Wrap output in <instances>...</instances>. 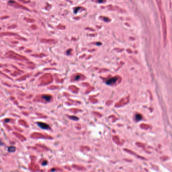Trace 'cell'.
Segmentation results:
<instances>
[{
  "mask_svg": "<svg viewBox=\"0 0 172 172\" xmlns=\"http://www.w3.org/2000/svg\"><path fill=\"white\" fill-rule=\"evenodd\" d=\"M141 119H142V116H141V115H140V114H137V115H136V116H135V119H136V120L138 121H139V120H141Z\"/></svg>",
  "mask_w": 172,
  "mask_h": 172,
  "instance_id": "3957f363",
  "label": "cell"
},
{
  "mask_svg": "<svg viewBox=\"0 0 172 172\" xmlns=\"http://www.w3.org/2000/svg\"><path fill=\"white\" fill-rule=\"evenodd\" d=\"M43 98H44L46 101H50V99H51V96H48V95H45V96H43Z\"/></svg>",
  "mask_w": 172,
  "mask_h": 172,
  "instance_id": "277c9868",
  "label": "cell"
},
{
  "mask_svg": "<svg viewBox=\"0 0 172 172\" xmlns=\"http://www.w3.org/2000/svg\"><path fill=\"white\" fill-rule=\"evenodd\" d=\"M8 150L10 152H14L15 150V147H13V146L10 147Z\"/></svg>",
  "mask_w": 172,
  "mask_h": 172,
  "instance_id": "5b68a950",
  "label": "cell"
},
{
  "mask_svg": "<svg viewBox=\"0 0 172 172\" xmlns=\"http://www.w3.org/2000/svg\"><path fill=\"white\" fill-rule=\"evenodd\" d=\"M76 77H77V78H75V80H78L80 78V76H77Z\"/></svg>",
  "mask_w": 172,
  "mask_h": 172,
  "instance_id": "8992f818",
  "label": "cell"
},
{
  "mask_svg": "<svg viewBox=\"0 0 172 172\" xmlns=\"http://www.w3.org/2000/svg\"><path fill=\"white\" fill-rule=\"evenodd\" d=\"M117 79H118L117 77H113L112 78L110 79H109L108 81H107L106 83L108 85L113 84L114 83H115V82H116Z\"/></svg>",
  "mask_w": 172,
  "mask_h": 172,
  "instance_id": "7a4b0ae2",
  "label": "cell"
},
{
  "mask_svg": "<svg viewBox=\"0 0 172 172\" xmlns=\"http://www.w3.org/2000/svg\"><path fill=\"white\" fill-rule=\"evenodd\" d=\"M37 124L39 127H40L41 128L43 129H49V126L47 124H46L45 123L38 122L37 123Z\"/></svg>",
  "mask_w": 172,
  "mask_h": 172,
  "instance_id": "6da1fadb",
  "label": "cell"
}]
</instances>
